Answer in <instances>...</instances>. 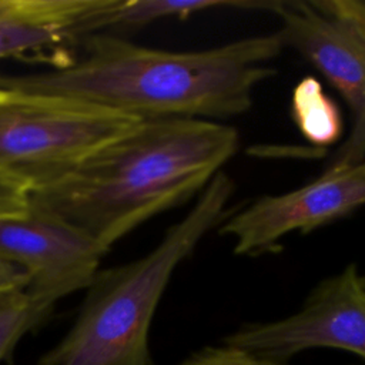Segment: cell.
<instances>
[{"instance_id": "obj_4", "label": "cell", "mask_w": 365, "mask_h": 365, "mask_svg": "<svg viewBox=\"0 0 365 365\" xmlns=\"http://www.w3.org/2000/svg\"><path fill=\"white\" fill-rule=\"evenodd\" d=\"M141 121L74 98L0 88V170L34 192Z\"/></svg>"}, {"instance_id": "obj_5", "label": "cell", "mask_w": 365, "mask_h": 365, "mask_svg": "<svg viewBox=\"0 0 365 365\" xmlns=\"http://www.w3.org/2000/svg\"><path fill=\"white\" fill-rule=\"evenodd\" d=\"M222 344L282 364L314 348L349 351L365 359V289L356 264L319 281L295 312L244 324Z\"/></svg>"}, {"instance_id": "obj_11", "label": "cell", "mask_w": 365, "mask_h": 365, "mask_svg": "<svg viewBox=\"0 0 365 365\" xmlns=\"http://www.w3.org/2000/svg\"><path fill=\"white\" fill-rule=\"evenodd\" d=\"M291 113L301 134L319 148L341 137L339 108L314 77L302 78L294 88Z\"/></svg>"}, {"instance_id": "obj_9", "label": "cell", "mask_w": 365, "mask_h": 365, "mask_svg": "<svg viewBox=\"0 0 365 365\" xmlns=\"http://www.w3.org/2000/svg\"><path fill=\"white\" fill-rule=\"evenodd\" d=\"M100 0H0V60L46 56L60 66L64 46L80 44Z\"/></svg>"}, {"instance_id": "obj_6", "label": "cell", "mask_w": 365, "mask_h": 365, "mask_svg": "<svg viewBox=\"0 0 365 365\" xmlns=\"http://www.w3.org/2000/svg\"><path fill=\"white\" fill-rule=\"evenodd\" d=\"M274 13L284 47L311 63L349 107L352 125L324 171L352 168L365 161V38L319 9L315 1L277 0Z\"/></svg>"}, {"instance_id": "obj_18", "label": "cell", "mask_w": 365, "mask_h": 365, "mask_svg": "<svg viewBox=\"0 0 365 365\" xmlns=\"http://www.w3.org/2000/svg\"><path fill=\"white\" fill-rule=\"evenodd\" d=\"M362 164H365V161H364V163H362Z\"/></svg>"}, {"instance_id": "obj_7", "label": "cell", "mask_w": 365, "mask_h": 365, "mask_svg": "<svg viewBox=\"0 0 365 365\" xmlns=\"http://www.w3.org/2000/svg\"><path fill=\"white\" fill-rule=\"evenodd\" d=\"M365 205V164L339 171H322L314 181L282 194L255 198L228 214L218 234L232 240L241 257H261L281 251L291 232H309L344 218Z\"/></svg>"}, {"instance_id": "obj_3", "label": "cell", "mask_w": 365, "mask_h": 365, "mask_svg": "<svg viewBox=\"0 0 365 365\" xmlns=\"http://www.w3.org/2000/svg\"><path fill=\"white\" fill-rule=\"evenodd\" d=\"M235 182L220 171L181 220L138 259L98 269L64 338L38 365H148V332L180 264L230 214Z\"/></svg>"}, {"instance_id": "obj_16", "label": "cell", "mask_w": 365, "mask_h": 365, "mask_svg": "<svg viewBox=\"0 0 365 365\" xmlns=\"http://www.w3.org/2000/svg\"><path fill=\"white\" fill-rule=\"evenodd\" d=\"M27 285L29 278L26 272L20 267L0 258V295L26 289Z\"/></svg>"}, {"instance_id": "obj_10", "label": "cell", "mask_w": 365, "mask_h": 365, "mask_svg": "<svg viewBox=\"0 0 365 365\" xmlns=\"http://www.w3.org/2000/svg\"><path fill=\"white\" fill-rule=\"evenodd\" d=\"M277 0H101L97 10L86 24L87 37L101 34L107 30L137 29L155 20L177 17L188 19L195 13L210 9H247L272 11Z\"/></svg>"}, {"instance_id": "obj_1", "label": "cell", "mask_w": 365, "mask_h": 365, "mask_svg": "<svg viewBox=\"0 0 365 365\" xmlns=\"http://www.w3.org/2000/svg\"><path fill=\"white\" fill-rule=\"evenodd\" d=\"M80 44V57L40 73L0 76V88L74 98L141 120L218 121L251 108L285 48L278 31L195 51L150 48L113 34Z\"/></svg>"}, {"instance_id": "obj_12", "label": "cell", "mask_w": 365, "mask_h": 365, "mask_svg": "<svg viewBox=\"0 0 365 365\" xmlns=\"http://www.w3.org/2000/svg\"><path fill=\"white\" fill-rule=\"evenodd\" d=\"M47 315L48 311L37 305L26 289L0 295V361L9 356L20 338Z\"/></svg>"}, {"instance_id": "obj_15", "label": "cell", "mask_w": 365, "mask_h": 365, "mask_svg": "<svg viewBox=\"0 0 365 365\" xmlns=\"http://www.w3.org/2000/svg\"><path fill=\"white\" fill-rule=\"evenodd\" d=\"M315 4L365 38V0H315Z\"/></svg>"}, {"instance_id": "obj_2", "label": "cell", "mask_w": 365, "mask_h": 365, "mask_svg": "<svg viewBox=\"0 0 365 365\" xmlns=\"http://www.w3.org/2000/svg\"><path fill=\"white\" fill-rule=\"evenodd\" d=\"M235 127L201 118H150L107 144L30 205L88 237L106 254L150 218L198 195L235 155Z\"/></svg>"}, {"instance_id": "obj_17", "label": "cell", "mask_w": 365, "mask_h": 365, "mask_svg": "<svg viewBox=\"0 0 365 365\" xmlns=\"http://www.w3.org/2000/svg\"><path fill=\"white\" fill-rule=\"evenodd\" d=\"M361 284H362V287H364V289H365V272L361 274Z\"/></svg>"}, {"instance_id": "obj_14", "label": "cell", "mask_w": 365, "mask_h": 365, "mask_svg": "<svg viewBox=\"0 0 365 365\" xmlns=\"http://www.w3.org/2000/svg\"><path fill=\"white\" fill-rule=\"evenodd\" d=\"M30 197L31 191L21 181L0 170V218L26 212Z\"/></svg>"}, {"instance_id": "obj_13", "label": "cell", "mask_w": 365, "mask_h": 365, "mask_svg": "<svg viewBox=\"0 0 365 365\" xmlns=\"http://www.w3.org/2000/svg\"><path fill=\"white\" fill-rule=\"evenodd\" d=\"M178 365H284V364L265 359L248 351L221 344L220 346H204L192 352Z\"/></svg>"}, {"instance_id": "obj_8", "label": "cell", "mask_w": 365, "mask_h": 365, "mask_svg": "<svg viewBox=\"0 0 365 365\" xmlns=\"http://www.w3.org/2000/svg\"><path fill=\"white\" fill-rule=\"evenodd\" d=\"M103 255L83 232L31 205L0 218V258L26 272L27 295L48 312L58 299L91 284Z\"/></svg>"}]
</instances>
